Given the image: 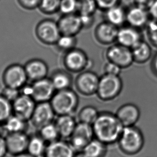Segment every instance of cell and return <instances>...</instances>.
<instances>
[{"label":"cell","instance_id":"cell-1","mask_svg":"<svg viewBox=\"0 0 157 157\" xmlns=\"http://www.w3.org/2000/svg\"><path fill=\"white\" fill-rule=\"evenodd\" d=\"M92 126L95 138L107 145L118 142L124 128L116 115L110 112L100 113Z\"/></svg>","mask_w":157,"mask_h":157},{"label":"cell","instance_id":"cell-2","mask_svg":"<svg viewBox=\"0 0 157 157\" xmlns=\"http://www.w3.org/2000/svg\"><path fill=\"white\" fill-rule=\"evenodd\" d=\"M56 115H72L78 104V97L74 90L70 89L56 91L50 101Z\"/></svg>","mask_w":157,"mask_h":157},{"label":"cell","instance_id":"cell-3","mask_svg":"<svg viewBox=\"0 0 157 157\" xmlns=\"http://www.w3.org/2000/svg\"><path fill=\"white\" fill-rule=\"evenodd\" d=\"M117 143L121 150L125 155H136L144 146V137L135 125L125 127Z\"/></svg>","mask_w":157,"mask_h":157},{"label":"cell","instance_id":"cell-4","mask_svg":"<svg viewBox=\"0 0 157 157\" xmlns=\"http://www.w3.org/2000/svg\"><path fill=\"white\" fill-rule=\"evenodd\" d=\"M122 88V80L120 75L104 74L100 77L96 94L102 100H111L120 94Z\"/></svg>","mask_w":157,"mask_h":157},{"label":"cell","instance_id":"cell-5","mask_svg":"<svg viewBox=\"0 0 157 157\" xmlns=\"http://www.w3.org/2000/svg\"><path fill=\"white\" fill-rule=\"evenodd\" d=\"M63 65L70 73H79L92 66V61L85 51L75 48L65 53L63 58Z\"/></svg>","mask_w":157,"mask_h":157},{"label":"cell","instance_id":"cell-6","mask_svg":"<svg viewBox=\"0 0 157 157\" xmlns=\"http://www.w3.org/2000/svg\"><path fill=\"white\" fill-rule=\"evenodd\" d=\"M105 57L107 61L115 63L122 69L130 67L134 63L131 48L118 43L109 46Z\"/></svg>","mask_w":157,"mask_h":157},{"label":"cell","instance_id":"cell-7","mask_svg":"<svg viewBox=\"0 0 157 157\" xmlns=\"http://www.w3.org/2000/svg\"><path fill=\"white\" fill-rule=\"evenodd\" d=\"M36 35L37 38L44 44L56 45L61 33L57 22L50 19H46L37 24Z\"/></svg>","mask_w":157,"mask_h":157},{"label":"cell","instance_id":"cell-8","mask_svg":"<svg viewBox=\"0 0 157 157\" xmlns=\"http://www.w3.org/2000/svg\"><path fill=\"white\" fill-rule=\"evenodd\" d=\"M95 138L92 124L77 123L74 132L70 138V144L76 152L83 150L88 143Z\"/></svg>","mask_w":157,"mask_h":157},{"label":"cell","instance_id":"cell-9","mask_svg":"<svg viewBox=\"0 0 157 157\" xmlns=\"http://www.w3.org/2000/svg\"><path fill=\"white\" fill-rule=\"evenodd\" d=\"M100 77L95 72L86 70L79 73L75 80V86L80 94L90 96L96 94Z\"/></svg>","mask_w":157,"mask_h":157},{"label":"cell","instance_id":"cell-10","mask_svg":"<svg viewBox=\"0 0 157 157\" xmlns=\"http://www.w3.org/2000/svg\"><path fill=\"white\" fill-rule=\"evenodd\" d=\"M2 80L5 86L20 90L26 84L28 78L24 66L15 63L6 68L3 74Z\"/></svg>","mask_w":157,"mask_h":157},{"label":"cell","instance_id":"cell-11","mask_svg":"<svg viewBox=\"0 0 157 157\" xmlns=\"http://www.w3.org/2000/svg\"><path fill=\"white\" fill-rule=\"evenodd\" d=\"M118 28L105 20L95 27L94 37L98 44L110 46L117 42Z\"/></svg>","mask_w":157,"mask_h":157},{"label":"cell","instance_id":"cell-12","mask_svg":"<svg viewBox=\"0 0 157 157\" xmlns=\"http://www.w3.org/2000/svg\"><path fill=\"white\" fill-rule=\"evenodd\" d=\"M55 115L50 102L37 103L30 121L34 127L40 129L53 122Z\"/></svg>","mask_w":157,"mask_h":157},{"label":"cell","instance_id":"cell-13","mask_svg":"<svg viewBox=\"0 0 157 157\" xmlns=\"http://www.w3.org/2000/svg\"><path fill=\"white\" fill-rule=\"evenodd\" d=\"M32 98L36 103L50 102L56 90L50 78H43L33 82Z\"/></svg>","mask_w":157,"mask_h":157},{"label":"cell","instance_id":"cell-14","mask_svg":"<svg viewBox=\"0 0 157 157\" xmlns=\"http://www.w3.org/2000/svg\"><path fill=\"white\" fill-rule=\"evenodd\" d=\"M36 104L32 97L21 94L12 103L13 114L27 122L30 120Z\"/></svg>","mask_w":157,"mask_h":157},{"label":"cell","instance_id":"cell-15","mask_svg":"<svg viewBox=\"0 0 157 157\" xmlns=\"http://www.w3.org/2000/svg\"><path fill=\"white\" fill-rule=\"evenodd\" d=\"M57 23L61 35L76 36L83 29L81 18L77 13L63 15Z\"/></svg>","mask_w":157,"mask_h":157},{"label":"cell","instance_id":"cell-16","mask_svg":"<svg viewBox=\"0 0 157 157\" xmlns=\"http://www.w3.org/2000/svg\"><path fill=\"white\" fill-rule=\"evenodd\" d=\"M5 140L10 154L15 155L27 152L30 138L24 132L8 133Z\"/></svg>","mask_w":157,"mask_h":157},{"label":"cell","instance_id":"cell-17","mask_svg":"<svg viewBox=\"0 0 157 157\" xmlns=\"http://www.w3.org/2000/svg\"><path fill=\"white\" fill-rule=\"evenodd\" d=\"M150 17L148 10L135 5L126 10V22L130 26L139 30L146 27Z\"/></svg>","mask_w":157,"mask_h":157},{"label":"cell","instance_id":"cell-18","mask_svg":"<svg viewBox=\"0 0 157 157\" xmlns=\"http://www.w3.org/2000/svg\"><path fill=\"white\" fill-rule=\"evenodd\" d=\"M142 40L139 29L129 25L118 28L116 42L118 44L131 48Z\"/></svg>","mask_w":157,"mask_h":157},{"label":"cell","instance_id":"cell-19","mask_svg":"<svg viewBox=\"0 0 157 157\" xmlns=\"http://www.w3.org/2000/svg\"><path fill=\"white\" fill-rule=\"evenodd\" d=\"M76 152L70 143L57 140L46 146L45 157H74Z\"/></svg>","mask_w":157,"mask_h":157},{"label":"cell","instance_id":"cell-20","mask_svg":"<svg viewBox=\"0 0 157 157\" xmlns=\"http://www.w3.org/2000/svg\"><path fill=\"white\" fill-rule=\"evenodd\" d=\"M24 67L28 80L33 82L45 78L48 74V66L41 59H31L26 63Z\"/></svg>","mask_w":157,"mask_h":157},{"label":"cell","instance_id":"cell-21","mask_svg":"<svg viewBox=\"0 0 157 157\" xmlns=\"http://www.w3.org/2000/svg\"><path fill=\"white\" fill-rule=\"evenodd\" d=\"M124 127L135 125L140 117V111L136 105L127 103L121 107L116 113Z\"/></svg>","mask_w":157,"mask_h":157},{"label":"cell","instance_id":"cell-22","mask_svg":"<svg viewBox=\"0 0 157 157\" xmlns=\"http://www.w3.org/2000/svg\"><path fill=\"white\" fill-rule=\"evenodd\" d=\"M60 137L70 139L74 132L77 123L72 115H59L55 122Z\"/></svg>","mask_w":157,"mask_h":157},{"label":"cell","instance_id":"cell-23","mask_svg":"<svg viewBox=\"0 0 157 157\" xmlns=\"http://www.w3.org/2000/svg\"><path fill=\"white\" fill-rule=\"evenodd\" d=\"M131 49L134 63L138 64L146 63L152 57V52L151 46L143 40Z\"/></svg>","mask_w":157,"mask_h":157},{"label":"cell","instance_id":"cell-24","mask_svg":"<svg viewBox=\"0 0 157 157\" xmlns=\"http://www.w3.org/2000/svg\"><path fill=\"white\" fill-rule=\"evenodd\" d=\"M50 78L56 91L70 89L73 83L72 75L65 70H57Z\"/></svg>","mask_w":157,"mask_h":157},{"label":"cell","instance_id":"cell-25","mask_svg":"<svg viewBox=\"0 0 157 157\" xmlns=\"http://www.w3.org/2000/svg\"><path fill=\"white\" fill-rule=\"evenodd\" d=\"M105 21L118 28L126 22V10L117 5L105 11Z\"/></svg>","mask_w":157,"mask_h":157},{"label":"cell","instance_id":"cell-26","mask_svg":"<svg viewBox=\"0 0 157 157\" xmlns=\"http://www.w3.org/2000/svg\"><path fill=\"white\" fill-rule=\"evenodd\" d=\"M107 145L94 138L90 141L82 151L88 157H105Z\"/></svg>","mask_w":157,"mask_h":157},{"label":"cell","instance_id":"cell-27","mask_svg":"<svg viewBox=\"0 0 157 157\" xmlns=\"http://www.w3.org/2000/svg\"><path fill=\"white\" fill-rule=\"evenodd\" d=\"M46 142L40 136H35L30 138L27 152L35 157L44 156L46 151Z\"/></svg>","mask_w":157,"mask_h":157},{"label":"cell","instance_id":"cell-28","mask_svg":"<svg viewBox=\"0 0 157 157\" xmlns=\"http://www.w3.org/2000/svg\"><path fill=\"white\" fill-rule=\"evenodd\" d=\"M26 121L13 114L3 123V129L8 134L23 132L26 128Z\"/></svg>","mask_w":157,"mask_h":157},{"label":"cell","instance_id":"cell-29","mask_svg":"<svg viewBox=\"0 0 157 157\" xmlns=\"http://www.w3.org/2000/svg\"><path fill=\"white\" fill-rule=\"evenodd\" d=\"M39 136L48 143L55 142L60 137L55 122L45 125L39 129Z\"/></svg>","mask_w":157,"mask_h":157},{"label":"cell","instance_id":"cell-30","mask_svg":"<svg viewBox=\"0 0 157 157\" xmlns=\"http://www.w3.org/2000/svg\"><path fill=\"white\" fill-rule=\"evenodd\" d=\"M100 113L96 108L93 106L83 107L78 113L79 122L93 124L98 117Z\"/></svg>","mask_w":157,"mask_h":157},{"label":"cell","instance_id":"cell-31","mask_svg":"<svg viewBox=\"0 0 157 157\" xmlns=\"http://www.w3.org/2000/svg\"><path fill=\"white\" fill-rule=\"evenodd\" d=\"M76 44L77 39L76 36L61 35L56 43V45L59 50L65 53L76 48Z\"/></svg>","mask_w":157,"mask_h":157},{"label":"cell","instance_id":"cell-32","mask_svg":"<svg viewBox=\"0 0 157 157\" xmlns=\"http://www.w3.org/2000/svg\"><path fill=\"white\" fill-rule=\"evenodd\" d=\"M98 9L95 0H78L77 13L79 15H94Z\"/></svg>","mask_w":157,"mask_h":157},{"label":"cell","instance_id":"cell-33","mask_svg":"<svg viewBox=\"0 0 157 157\" xmlns=\"http://www.w3.org/2000/svg\"><path fill=\"white\" fill-rule=\"evenodd\" d=\"M60 0H40L39 8L43 13L51 15L59 10Z\"/></svg>","mask_w":157,"mask_h":157},{"label":"cell","instance_id":"cell-34","mask_svg":"<svg viewBox=\"0 0 157 157\" xmlns=\"http://www.w3.org/2000/svg\"><path fill=\"white\" fill-rule=\"evenodd\" d=\"M13 113L12 103L0 94V123L5 122Z\"/></svg>","mask_w":157,"mask_h":157},{"label":"cell","instance_id":"cell-35","mask_svg":"<svg viewBox=\"0 0 157 157\" xmlns=\"http://www.w3.org/2000/svg\"><path fill=\"white\" fill-rule=\"evenodd\" d=\"M78 0H60L59 10L63 15L77 13Z\"/></svg>","mask_w":157,"mask_h":157},{"label":"cell","instance_id":"cell-36","mask_svg":"<svg viewBox=\"0 0 157 157\" xmlns=\"http://www.w3.org/2000/svg\"><path fill=\"white\" fill-rule=\"evenodd\" d=\"M146 35L150 44L157 48V21L150 20L146 27Z\"/></svg>","mask_w":157,"mask_h":157},{"label":"cell","instance_id":"cell-37","mask_svg":"<svg viewBox=\"0 0 157 157\" xmlns=\"http://www.w3.org/2000/svg\"><path fill=\"white\" fill-rule=\"evenodd\" d=\"M1 94L8 100L13 103L20 96L21 93L19 89L5 86Z\"/></svg>","mask_w":157,"mask_h":157},{"label":"cell","instance_id":"cell-38","mask_svg":"<svg viewBox=\"0 0 157 157\" xmlns=\"http://www.w3.org/2000/svg\"><path fill=\"white\" fill-rule=\"evenodd\" d=\"M122 0H95L98 9L105 11L111 7L120 5Z\"/></svg>","mask_w":157,"mask_h":157},{"label":"cell","instance_id":"cell-39","mask_svg":"<svg viewBox=\"0 0 157 157\" xmlns=\"http://www.w3.org/2000/svg\"><path fill=\"white\" fill-rule=\"evenodd\" d=\"M105 74L113 75H120L122 68L115 63L107 61L104 66Z\"/></svg>","mask_w":157,"mask_h":157},{"label":"cell","instance_id":"cell-40","mask_svg":"<svg viewBox=\"0 0 157 157\" xmlns=\"http://www.w3.org/2000/svg\"><path fill=\"white\" fill-rule=\"evenodd\" d=\"M40 0H17L19 5L26 10H33L39 7Z\"/></svg>","mask_w":157,"mask_h":157},{"label":"cell","instance_id":"cell-41","mask_svg":"<svg viewBox=\"0 0 157 157\" xmlns=\"http://www.w3.org/2000/svg\"><path fill=\"white\" fill-rule=\"evenodd\" d=\"M81 18L83 29L90 28L94 22V15H79Z\"/></svg>","mask_w":157,"mask_h":157},{"label":"cell","instance_id":"cell-42","mask_svg":"<svg viewBox=\"0 0 157 157\" xmlns=\"http://www.w3.org/2000/svg\"><path fill=\"white\" fill-rule=\"evenodd\" d=\"M155 0H133L134 5L148 10L151 7Z\"/></svg>","mask_w":157,"mask_h":157},{"label":"cell","instance_id":"cell-43","mask_svg":"<svg viewBox=\"0 0 157 157\" xmlns=\"http://www.w3.org/2000/svg\"><path fill=\"white\" fill-rule=\"evenodd\" d=\"M8 152L5 138L0 136V157H5Z\"/></svg>","mask_w":157,"mask_h":157},{"label":"cell","instance_id":"cell-44","mask_svg":"<svg viewBox=\"0 0 157 157\" xmlns=\"http://www.w3.org/2000/svg\"><path fill=\"white\" fill-rule=\"evenodd\" d=\"M148 10L152 19L157 21V0H155V2Z\"/></svg>","mask_w":157,"mask_h":157},{"label":"cell","instance_id":"cell-45","mask_svg":"<svg viewBox=\"0 0 157 157\" xmlns=\"http://www.w3.org/2000/svg\"><path fill=\"white\" fill-rule=\"evenodd\" d=\"M151 65L153 71L157 75V54L154 57Z\"/></svg>","mask_w":157,"mask_h":157},{"label":"cell","instance_id":"cell-46","mask_svg":"<svg viewBox=\"0 0 157 157\" xmlns=\"http://www.w3.org/2000/svg\"><path fill=\"white\" fill-rule=\"evenodd\" d=\"M13 157H35L32 155H30L28 152H24L18 154V155H13Z\"/></svg>","mask_w":157,"mask_h":157},{"label":"cell","instance_id":"cell-47","mask_svg":"<svg viewBox=\"0 0 157 157\" xmlns=\"http://www.w3.org/2000/svg\"><path fill=\"white\" fill-rule=\"evenodd\" d=\"M74 157H88L84 153L81 151V152H76L75 155H74Z\"/></svg>","mask_w":157,"mask_h":157}]
</instances>
